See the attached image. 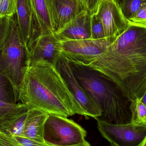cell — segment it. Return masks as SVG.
I'll list each match as a JSON object with an SVG mask.
<instances>
[{
  "instance_id": "4316f807",
  "label": "cell",
  "mask_w": 146,
  "mask_h": 146,
  "mask_svg": "<svg viewBox=\"0 0 146 146\" xmlns=\"http://www.w3.org/2000/svg\"><path fill=\"white\" fill-rule=\"evenodd\" d=\"M102 1L103 0H83L82 2L86 8L92 15L96 12L99 5Z\"/></svg>"
},
{
  "instance_id": "e0dca14e",
  "label": "cell",
  "mask_w": 146,
  "mask_h": 146,
  "mask_svg": "<svg viewBox=\"0 0 146 146\" xmlns=\"http://www.w3.org/2000/svg\"><path fill=\"white\" fill-rule=\"evenodd\" d=\"M30 108L28 106L21 103H8L0 100V122Z\"/></svg>"
},
{
  "instance_id": "4fadbf2b",
  "label": "cell",
  "mask_w": 146,
  "mask_h": 146,
  "mask_svg": "<svg viewBox=\"0 0 146 146\" xmlns=\"http://www.w3.org/2000/svg\"><path fill=\"white\" fill-rule=\"evenodd\" d=\"M16 16L19 33L27 54L36 38L34 21L28 0H17Z\"/></svg>"
},
{
  "instance_id": "836d02e7",
  "label": "cell",
  "mask_w": 146,
  "mask_h": 146,
  "mask_svg": "<svg viewBox=\"0 0 146 146\" xmlns=\"http://www.w3.org/2000/svg\"><path fill=\"white\" fill-rule=\"evenodd\" d=\"M113 146L111 145V146Z\"/></svg>"
},
{
  "instance_id": "7c38bea8",
  "label": "cell",
  "mask_w": 146,
  "mask_h": 146,
  "mask_svg": "<svg viewBox=\"0 0 146 146\" xmlns=\"http://www.w3.org/2000/svg\"><path fill=\"white\" fill-rule=\"evenodd\" d=\"M91 15L85 9L54 33L60 41L91 38Z\"/></svg>"
},
{
  "instance_id": "ffe728a7",
  "label": "cell",
  "mask_w": 146,
  "mask_h": 146,
  "mask_svg": "<svg viewBox=\"0 0 146 146\" xmlns=\"http://www.w3.org/2000/svg\"><path fill=\"white\" fill-rule=\"evenodd\" d=\"M17 0H0V19L12 18L16 14Z\"/></svg>"
},
{
  "instance_id": "52a82bcc",
  "label": "cell",
  "mask_w": 146,
  "mask_h": 146,
  "mask_svg": "<svg viewBox=\"0 0 146 146\" xmlns=\"http://www.w3.org/2000/svg\"><path fill=\"white\" fill-rule=\"evenodd\" d=\"M111 43L106 38L60 41L61 53L69 60L87 65L104 52Z\"/></svg>"
},
{
  "instance_id": "3957f363",
  "label": "cell",
  "mask_w": 146,
  "mask_h": 146,
  "mask_svg": "<svg viewBox=\"0 0 146 146\" xmlns=\"http://www.w3.org/2000/svg\"><path fill=\"white\" fill-rule=\"evenodd\" d=\"M69 61L76 80L101 110L98 119L112 124L132 123V101L116 83L80 62Z\"/></svg>"
},
{
  "instance_id": "d4e9b609",
  "label": "cell",
  "mask_w": 146,
  "mask_h": 146,
  "mask_svg": "<svg viewBox=\"0 0 146 146\" xmlns=\"http://www.w3.org/2000/svg\"><path fill=\"white\" fill-rule=\"evenodd\" d=\"M0 146H23L13 136L0 133Z\"/></svg>"
},
{
  "instance_id": "cb8c5ba5",
  "label": "cell",
  "mask_w": 146,
  "mask_h": 146,
  "mask_svg": "<svg viewBox=\"0 0 146 146\" xmlns=\"http://www.w3.org/2000/svg\"><path fill=\"white\" fill-rule=\"evenodd\" d=\"M130 21L135 24L146 25V3L141 7Z\"/></svg>"
},
{
  "instance_id": "6da1fadb",
  "label": "cell",
  "mask_w": 146,
  "mask_h": 146,
  "mask_svg": "<svg viewBox=\"0 0 146 146\" xmlns=\"http://www.w3.org/2000/svg\"><path fill=\"white\" fill-rule=\"evenodd\" d=\"M88 67L116 83L133 101L146 91V25L133 23Z\"/></svg>"
},
{
  "instance_id": "5bb4252c",
  "label": "cell",
  "mask_w": 146,
  "mask_h": 146,
  "mask_svg": "<svg viewBox=\"0 0 146 146\" xmlns=\"http://www.w3.org/2000/svg\"><path fill=\"white\" fill-rule=\"evenodd\" d=\"M86 8L82 0H55L54 3V32Z\"/></svg>"
},
{
  "instance_id": "d6986e66",
  "label": "cell",
  "mask_w": 146,
  "mask_h": 146,
  "mask_svg": "<svg viewBox=\"0 0 146 146\" xmlns=\"http://www.w3.org/2000/svg\"><path fill=\"white\" fill-rule=\"evenodd\" d=\"M131 109L133 114L132 123L137 124L146 123V106L140 99L137 98L132 101Z\"/></svg>"
},
{
  "instance_id": "4dcf8cb0",
  "label": "cell",
  "mask_w": 146,
  "mask_h": 146,
  "mask_svg": "<svg viewBox=\"0 0 146 146\" xmlns=\"http://www.w3.org/2000/svg\"><path fill=\"white\" fill-rule=\"evenodd\" d=\"M55 1V0H54V3ZM60 1H66V0H60Z\"/></svg>"
},
{
  "instance_id": "603a6c76",
  "label": "cell",
  "mask_w": 146,
  "mask_h": 146,
  "mask_svg": "<svg viewBox=\"0 0 146 146\" xmlns=\"http://www.w3.org/2000/svg\"><path fill=\"white\" fill-rule=\"evenodd\" d=\"M11 18L0 19V50L2 48L7 37Z\"/></svg>"
},
{
  "instance_id": "30bf717a",
  "label": "cell",
  "mask_w": 146,
  "mask_h": 146,
  "mask_svg": "<svg viewBox=\"0 0 146 146\" xmlns=\"http://www.w3.org/2000/svg\"><path fill=\"white\" fill-rule=\"evenodd\" d=\"M61 54L60 41L52 33L40 35L33 42L26 60L30 62L46 61L56 66Z\"/></svg>"
},
{
  "instance_id": "44dd1931",
  "label": "cell",
  "mask_w": 146,
  "mask_h": 146,
  "mask_svg": "<svg viewBox=\"0 0 146 146\" xmlns=\"http://www.w3.org/2000/svg\"><path fill=\"white\" fill-rule=\"evenodd\" d=\"M91 38L102 39L106 38L102 22L94 14L91 15Z\"/></svg>"
},
{
  "instance_id": "9c48e42d",
  "label": "cell",
  "mask_w": 146,
  "mask_h": 146,
  "mask_svg": "<svg viewBox=\"0 0 146 146\" xmlns=\"http://www.w3.org/2000/svg\"><path fill=\"white\" fill-rule=\"evenodd\" d=\"M56 68L68 85L70 91L86 114V116L99 118L102 115L100 107L78 82L73 74L69 60L61 54Z\"/></svg>"
},
{
  "instance_id": "277c9868",
  "label": "cell",
  "mask_w": 146,
  "mask_h": 146,
  "mask_svg": "<svg viewBox=\"0 0 146 146\" xmlns=\"http://www.w3.org/2000/svg\"><path fill=\"white\" fill-rule=\"evenodd\" d=\"M15 14L11 19L7 37L0 50V75L9 82L15 103H17L19 86L26 52L19 33Z\"/></svg>"
},
{
  "instance_id": "f1b7e54d",
  "label": "cell",
  "mask_w": 146,
  "mask_h": 146,
  "mask_svg": "<svg viewBox=\"0 0 146 146\" xmlns=\"http://www.w3.org/2000/svg\"><path fill=\"white\" fill-rule=\"evenodd\" d=\"M141 100L146 106V91L143 97L141 99Z\"/></svg>"
},
{
  "instance_id": "ac0fdd59",
  "label": "cell",
  "mask_w": 146,
  "mask_h": 146,
  "mask_svg": "<svg viewBox=\"0 0 146 146\" xmlns=\"http://www.w3.org/2000/svg\"><path fill=\"white\" fill-rule=\"evenodd\" d=\"M118 3L123 15L130 21L146 3V0H121Z\"/></svg>"
},
{
  "instance_id": "d6a6232c",
  "label": "cell",
  "mask_w": 146,
  "mask_h": 146,
  "mask_svg": "<svg viewBox=\"0 0 146 146\" xmlns=\"http://www.w3.org/2000/svg\"><path fill=\"white\" fill-rule=\"evenodd\" d=\"M82 1H83V0H82Z\"/></svg>"
},
{
  "instance_id": "7a4b0ae2",
  "label": "cell",
  "mask_w": 146,
  "mask_h": 146,
  "mask_svg": "<svg viewBox=\"0 0 146 146\" xmlns=\"http://www.w3.org/2000/svg\"><path fill=\"white\" fill-rule=\"evenodd\" d=\"M18 101L48 114L86 116L56 68L46 61L25 60L18 90Z\"/></svg>"
},
{
  "instance_id": "484cf974",
  "label": "cell",
  "mask_w": 146,
  "mask_h": 146,
  "mask_svg": "<svg viewBox=\"0 0 146 146\" xmlns=\"http://www.w3.org/2000/svg\"><path fill=\"white\" fill-rule=\"evenodd\" d=\"M21 145L23 146H54L46 143H41L26 138L24 136H13Z\"/></svg>"
},
{
  "instance_id": "8fae6325",
  "label": "cell",
  "mask_w": 146,
  "mask_h": 146,
  "mask_svg": "<svg viewBox=\"0 0 146 146\" xmlns=\"http://www.w3.org/2000/svg\"><path fill=\"white\" fill-rule=\"evenodd\" d=\"M28 1L34 21L35 39L40 35L54 32L53 0H28Z\"/></svg>"
},
{
  "instance_id": "83f0119b",
  "label": "cell",
  "mask_w": 146,
  "mask_h": 146,
  "mask_svg": "<svg viewBox=\"0 0 146 146\" xmlns=\"http://www.w3.org/2000/svg\"><path fill=\"white\" fill-rule=\"evenodd\" d=\"M69 146H91L90 144L88 142L86 141L85 142L80 144H77V145H73Z\"/></svg>"
},
{
  "instance_id": "5b68a950",
  "label": "cell",
  "mask_w": 146,
  "mask_h": 146,
  "mask_svg": "<svg viewBox=\"0 0 146 146\" xmlns=\"http://www.w3.org/2000/svg\"><path fill=\"white\" fill-rule=\"evenodd\" d=\"M87 132L80 125L67 117L48 114L45 122L44 139L54 146H69L86 141Z\"/></svg>"
},
{
  "instance_id": "f546056e",
  "label": "cell",
  "mask_w": 146,
  "mask_h": 146,
  "mask_svg": "<svg viewBox=\"0 0 146 146\" xmlns=\"http://www.w3.org/2000/svg\"><path fill=\"white\" fill-rule=\"evenodd\" d=\"M139 146H146V137L142 143Z\"/></svg>"
},
{
  "instance_id": "2e32d148",
  "label": "cell",
  "mask_w": 146,
  "mask_h": 146,
  "mask_svg": "<svg viewBox=\"0 0 146 146\" xmlns=\"http://www.w3.org/2000/svg\"><path fill=\"white\" fill-rule=\"evenodd\" d=\"M29 109L0 122V133L13 136H24V127Z\"/></svg>"
},
{
  "instance_id": "1f68e13d",
  "label": "cell",
  "mask_w": 146,
  "mask_h": 146,
  "mask_svg": "<svg viewBox=\"0 0 146 146\" xmlns=\"http://www.w3.org/2000/svg\"><path fill=\"white\" fill-rule=\"evenodd\" d=\"M116 1H118V2H119L121 0H116Z\"/></svg>"
},
{
  "instance_id": "8992f818",
  "label": "cell",
  "mask_w": 146,
  "mask_h": 146,
  "mask_svg": "<svg viewBox=\"0 0 146 146\" xmlns=\"http://www.w3.org/2000/svg\"><path fill=\"white\" fill-rule=\"evenodd\" d=\"M96 120L101 135L112 146H139L146 137V123L115 124Z\"/></svg>"
},
{
  "instance_id": "9a60e30c",
  "label": "cell",
  "mask_w": 146,
  "mask_h": 146,
  "mask_svg": "<svg viewBox=\"0 0 146 146\" xmlns=\"http://www.w3.org/2000/svg\"><path fill=\"white\" fill-rule=\"evenodd\" d=\"M48 114L35 108H31L27 111L25 122L24 136L30 139L45 143L44 132L45 122Z\"/></svg>"
},
{
  "instance_id": "7402d4cb",
  "label": "cell",
  "mask_w": 146,
  "mask_h": 146,
  "mask_svg": "<svg viewBox=\"0 0 146 146\" xmlns=\"http://www.w3.org/2000/svg\"><path fill=\"white\" fill-rule=\"evenodd\" d=\"M7 80L0 75V100L8 103H15L12 100V98L9 93Z\"/></svg>"
},
{
  "instance_id": "ba28073f",
  "label": "cell",
  "mask_w": 146,
  "mask_h": 146,
  "mask_svg": "<svg viewBox=\"0 0 146 146\" xmlns=\"http://www.w3.org/2000/svg\"><path fill=\"white\" fill-rule=\"evenodd\" d=\"M94 14L102 22L106 38L112 42L132 23L123 15L116 0H103Z\"/></svg>"
}]
</instances>
